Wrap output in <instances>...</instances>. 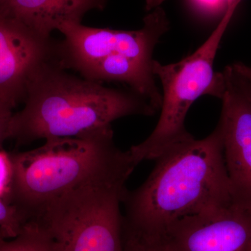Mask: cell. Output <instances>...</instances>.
Segmentation results:
<instances>
[{
	"instance_id": "5",
	"label": "cell",
	"mask_w": 251,
	"mask_h": 251,
	"mask_svg": "<svg viewBox=\"0 0 251 251\" xmlns=\"http://www.w3.org/2000/svg\"><path fill=\"white\" fill-rule=\"evenodd\" d=\"M123 177L99 178L59 198L36 218L58 251H125Z\"/></svg>"
},
{
	"instance_id": "13",
	"label": "cell",
	"mask_w": 251,
	"mask_h": 251,
	"mask_svg": "<svg viewBox=\"0 0 251 251\" xmlns=\"http://www.w3.org/2000/svg\"><path fill=\"white\" fill-rule=\"evenodd\" d=\"M29 217L18 206L0 198V229L7 239L17 237Z\"/></svg>"
},
{
	"instance_id": "6",
	"label": "cell",
	"mask_w": 251,
	"mask_h": 251,
	"mask_svg": "<svg viewBox=\"0 0 251 251\" xmlns=\"http://www.w3.org/2000/svg\"><path fill=\"white\" fill-rule=\"evenodd\" d=\"M170 27L160 6L144 18L138 30H115L67 23L59 28L64 39L57 41L55 58L61 67L80 74L86 67L105 57L125 54L152 62L153 50Z\"/></svg>"
},
{
	"instance_id": "9",
	"label": "cell",
	"mask_w": 251,
	"mask_h": 251,
	"mask_svg": "<svg viewBox=\"0 0 251 251\" xmlns=\"http://www.w3.org/2000/svg\"><path fill=\"white\" fill-rule=\"evenodd\" d=\"M56 44L0 10V99L12 108L23 103L36 68L55 58Z\"/></svg>"
},
{
	"instance_id": "4",
	"label": "cell",
	"mask_w": 251,
	"mask_h": 251,
	"mask_svg": "<svg viewBox=\"0 0 251 251\" xmlns=\"http://www.w3.org/2000/svg\"><path fill=\"white\" fill-rule=\"evenodd\" d=\"M239 4L229 5L209 37L191 55L168 65L153 60V75L159 78L163 86L161 115L150 136L128 150L137 166L145 160H156L175 144L192 137L186 129L185 120L198 99L203 95L222 97L224 75L214 72V59Z\"/></svg>"
},
{
	"instance_id": "3",
	"label": "cell",
	"mask_w": 251,
	"mask_h": 251,
	"mask_svg": "<svg viewBox=\"0 0 251 251\" xmlns=\"http://www.w3.org/2000/svg\"><path fill=\"white\" fill-rule=\"evenodd\" d=\"M10 154L14 168L10 202L29 220L88 181L128 179L137 166L128 151L115 146L112 128L85 137L50 138L39 148Z\"/></svg>"
},
{
	"instance_id": "11",
	"label": "cell",
	"mask_w": 251,
	"mask_h": 251,
	"mask_svg": "<svg viewBox=\"0 0 251 251\" xmlns=\"http://www.w3.org/2000/svg\"><path fill=\"white\" fill-rule=\"evenodd\" d=\"M9 239L0 229V251H58L49 232L35 220L28 221L17 237Z\"/></svg>"
},
{
	"instance_id": "8",
	"label": "cell",
	"mask_w": 251,
	"mask_h": 251,
	"mask_svg": "<svg viewBox=\"0 0 251 251\" xmlns=\"http://www.w3.org/2000/svg\"><path fill=\"white\" fill-rule=\"evenodd\" d=\"M161 234L173 251H251V214L233 203L212 206Z\"/></svg>"
},
{
	"instance_id": "2",
	"label": "cell",
	"mask_w": 251,
	"mask_h": 251,
	"mask_svg": "<svg viewBox=\"0 0 251 251\" xmlns=\"http://www.w3.org/2000/svg\"><path fill=\"white\" fill-rule=\"evenodd\" d=\"M55 59L40 64L28 82L24 107L14 114L9 138L18 145L36 140L85 137L131 115L157 110L133 90L110 88L67 72Z\"/></svg>"
},
{
	"instance_id": "12",
	"label": "cell",
	"mask_w": 251,
	"mask_h": 251,
	"mask_svg": "<svg viewBox=\"0 0 251 251\" xmlns=\"http://www.w3.org/2000/svg\"><path fill=\"white\" fill-rule=\"evenodd\" d=\"M123 244L125 251H173L162 234L140 232L124 224Z\"/></svg>"
},
{
	"instance_id": "1",
	"label": "cell",
	"mask_w": 251,
	"mask_h": 251,
	"mask_svg": "<svg viewBox=\"0 0 251 251\" xmlns=\"http://www.w3.org/2000/svg\"><path fill=\"white\" fill-rule=\"evenodd\" d=\"M141 186L126 191L124 225L161 234L175 221L232 202L219 125L206 138L175 144L156 159Z\"/></svg>"
},
{
	"instance_id": "17",
	"label": "cell",
	"mask_w": 251,
	"mask_h": 251,
	"mask_svg": "<svg viewBox=\"0 0 251 251\" xmlns=\"http://www.w3.org/2000/svg\"><path fill=\"white\" fill-rule=\"evenodd\" d=\"M239 84L251 100V67L244 63H234L230 65Z\"/></svg>"
},
{
	"instance_id": "14",
	"label": "cell",
	"mask_w": 251,
	"mask_h": 251,
	"mask_svg": "<svg viewBox=\"0 0 251 251\" xmlns=\"http://www.w3.org/2000/svg\"><path fill=\"white\" fill-rule=\"evenodd\" d=\"M13 179L14 168L11 154L0 148V198L6 202H10Z\"/></svg>"
},
{
	"instance_id": "16",
	"label": "cell",
	"mask_w": 251,
	"mask_h": 251,
	"mask_svg": "<svg viewBox=\"0 0 251 251\" xmlns=\"http://www.w3.org/2000/svg\"><path fill=\"white\" fill-rule=\"evenodd\" d=\"M13 108L0 99V148L5 140L9 139L10 126L14 113Z\"/></svg>"
},
{
	"instance_id": "7",
	"label": "cell",
	"mask_w": 251,
	"mask_h": 251,
	"mask_svg": "<svg viewBox=\"0 0 251 251\" xmlns=\"http://www.w3.org/2000/svg\"><path fill=\"white\" fill-rule=\"evenodd\" d=\"M219 122L232 202L251 214V100L231 66L226 67Z\"/></svg>"
},
{
	"instance_id": "10",
	"label": "cell",
	"mask_w": 251,
	"mask_h": 251,
	"mask_svg": "<svg viewBox=\"0 0 251 251\" xmlns=\"http://www.w3.org/2000/svg\"><path fill=\"white\" fill-rule=\"evenodd\" d=\"M107 0H0V10L45 39L67 23L82 22L92 10H103Z\"/></svg>"
},
{
	"instance_id": "15",
	"label": "cell",
	"mask_w": 251,
	"mask_h": 251,
	"mask_svg": "<svg viewBox=\"0 0 251 251\" xmlns=\"http://www.w3.org/2000/svg\"><path fill=\"white\" fill-rule=\"evenodd\" d=\"M166 0H147V10H152L159 6ZM199 9L206 12H221L227 11L229 5L242 0H190Z\"/></svg>"
}]
</instances>
